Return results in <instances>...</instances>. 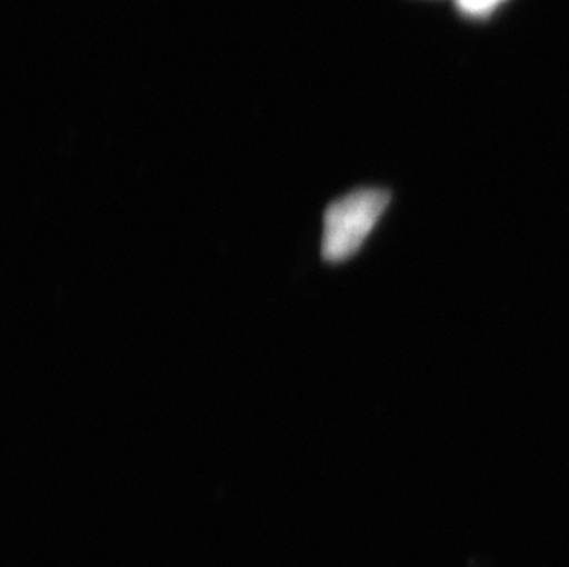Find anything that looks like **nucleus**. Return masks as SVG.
Masks as SVG:
<instances>
[{
    "mask_svg": "<svg viewBox=\"0 0 569 567\" xmlns=\"http://www.w3.org/2000/svg\"><path fill=\"white\" fill-rule=\"evenodd\" d=\"M389 201L391 193L387 190L358 188L328 205L322 218V258L339 263L355 257L386 212Z\"/></svg>",
    "mask_w": 569,
    "mask_h": 567,
    "instance_id": "f257e3e1",
    "label": "nucleus"
},
{
    "mask_svg": "<svg viewBox=\"0 0 569 567\" xmlns=\"http://www.w3.org/2000/svg\"><path fill=\"white\" fill-rule=\"evenodd\" d=\"M500 2H503V0H457L459 8L468 16H485Z\"/></svg>",
    "mask_w": 569,
    "mask_h": 567,
    "instance_id": "f03ea898",
    "label": "nucleus"
}]
</instances>
